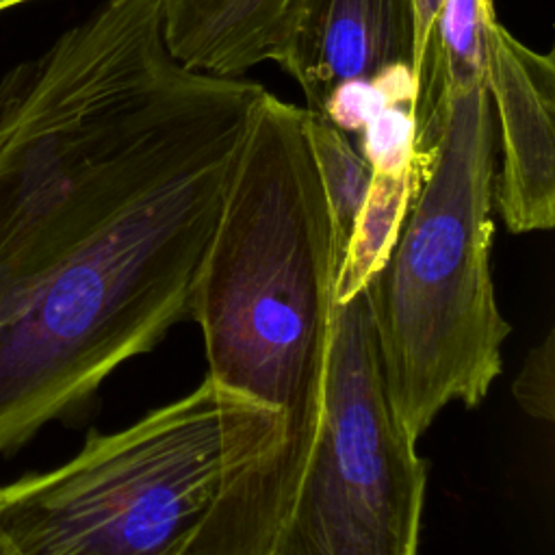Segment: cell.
Here are the masks:
<instances>
[{"label": "cell", "mask_w": 555, "mask_h": 555, "mask_svg": "<svg viewBox=\"0 0 555 555\" xmlns=\"http://www.w3.org/2000/svg\"><path fill=\"white\" fill-rule=\"evenodd\" d=\"M492 17L494 9L483 0H442L416 102V128L442 98L483 82V26Z\"/></svg>", "instance_id": "9"}, {"label": "cell", "mask_w": 555, "mask_h": 555, "mask_svg": "<svg viewBox=\"0 0 555 555\" xmlns=\"http://www.w3.org/2000/svg\"><path fill=\"white\" fill-rule=\"evenodd\" d=\"M22 2H28V0H0V11L11 9V7H15V4H22Z\"/></svg>", "instance_id": "13"}, {"label": "cell", "mask_w": 555, "mask_h": 555, "mask_svg": "<svg viewBox=\"0 0 555 555\" xmlns=\"http://www.w3.org/2000/svg\"><path fill=\"white\" fill-rule=\"evenodd\" d=\"M412 54L414 0H297L275 63L299 85L306 108L323 113L340 85L412 69Z\"/></svg>", "instance_id": "7"}, {"label": "cell", "mask_w": 555, "mask_h": 555, "mask_svg": "<svg viewBox=\"0 0 555 555\" xmlns=\"http://www.w3.org/2000/svg\"><path fill=\"white\" fill-rule=\"evenodd\" d=\"M425 488L364 286L336 304L319 429L269 555H418Z\"/></svg>", "instance_id": "5"}, {"label": "cell", "mask_w": 555, "mask_h": 555, "mask_svg": "<svg viewBox=\"0 0 555 555\" xmlns=\"http://www.w3.org/2000/svg\"><path fill=\"white\" fill-rule=\"evenodd\" d=\"M553 347H555V336L553 332H548L546 338L527 353L512 384V392L520 410L544 423H551L555 416V349Z\"/></svg>", "instance_id": "11"}, {"label": "cell", "mask_w": 555, "mask_h": 555, "mask_svg": "<svg viewBox=\"0 0 555 555\" xmlns=\"http://www.w3.org/2000/svg\"><path fill=\"white\" fill-rule=\"evenodd\" d=\"M442 0H414V54H412V76L414 85L421 93L425 65H427V52H429V39L431 28L438 15Z\"/></svg>", "instance_id": "12"}, {"label": "cell", "mask_w": 555, "mask_h": 555, "mask_svg": "<svg viewBox=\"0 0 555 555\" xmlns=\"http://www.w3.org/2000/svg\"><path fill=\"white\" fill-rule=\"evenodd\" d=\"M297 0H158L160 33L184 67L241 78L278 59Z\"/></svg>", "instance_id": "8"}, {"label": "cell", "mask_w": 555, "mask_h": 555, "mask_svg": "<svg viewBox=\"0 0 555 555\" xmlns=\"http://www.w3.org/2000/svg\"><path fill=\"white\" fill-rule=\"evenodd\" d=\"M327 204L304 106L267 89L238 145L189 314L208 379L273 414L267 457L217 496L182 555H269L312 449L336 310Z\"/></svg>", "instance_id": "1"}, {"label": "cell", "mask_w": 555, "mask_h": 555, "mask_svg": "<svg viewBox=\"0 0 555 555\" xmlns=\"http://www.w3.org/2000/svg\"><path fill=\"white\" fill-rule=\"evenodd\" d=\"M247 124L176 160L0 314V457L76 410L189 314Z\"/></svg>", "instance_id": "2"}, {"label": "cell", "mask_w": 555, "mask_h": 555, "mask_svg": "<svg viewBox=\"0 0 555 555\" xmlns=\"http://www.w3.org/2000/svg\"><path fill=\"white\" fill-rule=\"evenodd\" d=\"M483 80L499 128L494 202L509 232L555 225V63L496 17L483 26Z\"/></svg>", "instance_id": "6"}, {"label": "cell", "mask_w": 555, "mask_h": 555, "mask_svg": "<svg viewBox=\"0 0 555 555\" xmlns=\"http://www.w3.org/2000/svg\"><path fill=\"white\" fill-rule=\"evenodd\" d=\"M271 412L208 377L67 462L0 483V555H182L275 442Z\"/></svg>", "instance_id": "4"}, {"label": "cell", "mask_w": 555, "mask_h": 555, "mask_svg": "<svg viewBox=\"0 0 555 555\" xmlns=\"http://www.w3.org/2000/svg\"><path fill=\"white\" fill-rule=\"evenodd\" d=\"M486 2V7H490V9H494V4H492V0H483Z\"/></svg>", "instance_id": "14"}, {"label": "cell", "mask_w": 555, "mask_h": 555, "mask_svg": "<svg viewBox=\"0 0 555 555\" xmlns=\"http://www.w3.org/2000/svg\"><path fill=\"white\" fill-rule=\"evenodd\" d=\"M304 132L327 204L336 273L345 258L360 210L364 206L373 169L347 134L325 115L304 106Z\"/></svg>", "instance_id": "10"}, {"label": "cell", "mask_w": 555, "mask_h": 555, "mask_svg": "<svg viewBox=\"0 0 555 555\" xmlns=\"http://www.w3.org/2000/svg\"><path fill=\"white\" fill-rule=\"evenodd\" d=\"M494 141L486 80L438 102L416 132V193L366 284L386 386L414 440L447 403L475 408L501 373L509 323L490 271Z\"/></svg>", "instance_id": "3"}]
</instances>
